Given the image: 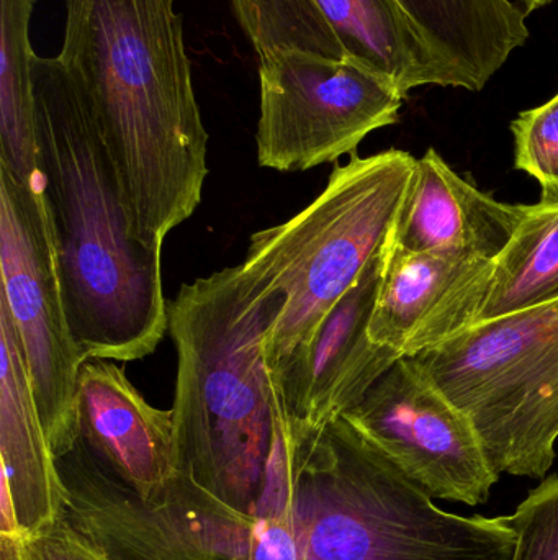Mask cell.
Instances as JSON below:
<instances>
[{
  "label": "cell",
  "instance_id": "6da1fadb",
  "mask_svg": "<svg viewBox=\"0 0 558 560\" xmlns=\"http://www.w3.org/2000/svg\"><path fill=\"white\" fill-rule=\"evenodd\" d=\"M58 58L110 148L143 245L189 220L209 176V133L176 0H62Z\"/></svg>",
  "mask_w": 558,
  "mask_h": 560
},
{
  "label": "cell",
  "instance_id": "7a4b0ae2",
  "mask_svg": "<svg viewBox=\"0 0 558 560\" xmlns=\"http://www.w3.org/2000/svg\"><path fill=\"white\" fill-rule=\"evenodd\" d=\"M43 194L69 325L85 361L133 362L169 331L161 249L134 232L130 203L97 117L71 72L33 55Z\"/></svg>",
  "mask_w": 558,
  "mask_h": 560
},
{
  "label": "cell",
  "instance_id": "3957f363",
  "mask_svg": "<svg viewBox=\"0 0 558 560\" xmlns=\"http://www.w3.org/2000/svg\"><path fill=\"white\" fill-rule=\"evenodd\" d=\"M284 305L242 265L183 283L167 303L176 476L254 518L275 440L265 341Z\"/></svg>",
  "mask_w": 558,
  "mask_h": 560
},
{
  "label": "cell",
  "instance_id": "277c9868",
  "mask_svg": "<svg viewBox=\"0 0 558 560\" xmlns=\"http://www.w3.org/2000/svg\"><path fill=\"white\" fill-rule=\"evenodd\" d=\"M294 441V438H292ZM294 513L304 560H511L507 516L435 505L346 418L294 441Z\"/></svg>",
  "mask_w": 558,
  "mask_h": 560
},
{
  "label": "cell",
  "instance_id": "5b68a950",
  "mask_svg": "<svg viewBox=\"0 0 558 560\" xmlns=\"http://www.w3.org/2000/svg\"><path fill=\"white\" fill-rule=\"evenodd\" d=\"M415 166L416 158L402 150L353 154L334 166L310 206L251 236L241 265L285 299L265 341L269 368L310 345L328 313L383 248Z\"/></svg>",
  "mask_w": 558,
  "mask_h": 560
},
{
  "label": "cell",
  "instance_id": "8992f818",
  "mask_svg": "<svg viewBox=\"0 0 558 560\" xmlns=\"http://www.w3.org/2000/svg\"><path fill=\"white\" fill-rule=\"evenodd\" d=\"M471 418L498 476L546 479L558 440V300L415 355Z\"/></svg>",
  "mask_w": 558,
  "mask_h": 560
},
{
  "label": "cell",
  "instance_id": "52a82bcc",
  "mask_svg": "<svg viewBox=\"0 0 558 560\" xmlns=\"http://www.w3.org/2000/svg\"><path fill=\"white\" fill-rule=\"evenodd\" d=\"M56 460L66 487L62 522L108 560H249L258 520L192 480L176 476L147 502L81 440Z\"/></svg>",
  "mask_w": 558,
  "mask_h": 560
},
{
  "label": "cell",
  "instance_id": "ba28073f",
  "mask_svg": "<svg viewBox=\"0 0 558 560\" xmlns=\"http://www.w3.org/2000/svg\"><path fill=\"white\" fill-rule=\"evenodd\" d=\"M258 163L281 173L353 156L372 131L395 125L405 95L353 58L297 49L259 56Z\"/></svg>",
  "mask_w": 558,
  "mask_h": 560
},
{
  "label": "cell",
  "instance_id": "9c48e42d",
  "mask_svg": "<svg viewBox=\"0 0 558 560\" xmlns=\"http://www.w3.org/2000/svg\"><path fill=\"white\" fill-rule=\"evenodd\" d=\"M0 271V300L19 332L36 407L58 459L79 441L78 385L85 359L69 325L45 194L2 170Z\"/></svg>",
  "mask_w": 558,
  "mask_h": 560
},
{
  "label": "cell",
  "instance_id": "30bf717a",
  "mask_svg": "<svg viewBox=\"0 0 558 560\" xmlns=\"http://www.w3.org/2000/svg\"><path fill=\"white\" fill-rule=\"evenodd\" d=\"M431 499L482 505L498 474L477 428L413 355L400 358L343 415Z\"/></svg>",
  "mask_w": 558,
  "mask_h": 560
},
{
  "label": "cell",
  "instance_id": "8fae6325",
  "mask_svg": "<svg viewBox=\"0 0 558 560\" xmlns=\"http://www.w3.org/2000/svg\"><path fill=\"white\" fill-rule=\"evenodd\" d=\"M387 243L357 282L328 313L310 345L269 368L295 441L324 430L356 407L373 384L403 358L369 336Z\"/></svg>",
  "mask_w": 558,
  "mask_h": 560
},
{
  "label": "cell",
  "instance_id": "7c38bea8",
  "mask_svg": "<svg viewBox=\"0 0 558 560\" xmlns=\"http://www.w3.org/2000/svg\"><path fill=\"white\" fill-rule=\"evenodd\" d=\"M495 259L413 253L387 240L369 336L402 355H419L477 322Z\"/></svg>",
  "mask_w": 558,
  "mask_h": 560
},
{
  "label": "cell",
  "instance_id": "4fadbf2b",
  "mask_svg": "<svg viewBox=\"0 0 558 560\" xmlns=\"http://www.w3.org/2000/svg\"><path fill=\"white\" fill-rule=\"evenodd\" d=\"M0 460L2 560L20 542L62 522L66 487L43 428L19 332L0 300Z\"/></svg>",
  "mask_w": 558,
  "mask_h": 560
},
{
  "label": "cell",
  "instance_id": "5bb4252c",
  "mask_svg": "<svg viewBox=\"0 0 558 560\" xmlns=\"http://www.w3.org/2000/svg\"><path fill=\"white\" fill-rule=\"evenodd\" d=\"M79 440L143 500H156L176 477L173 410L153 407L123 369L87 359L78 385Z\"/></svg>",
  "mask_w": 558,
  "mask_h": 560
},
{
  "label": "cell",
  "instance_id": "9a60e30c",
  "mask_svg": "<svg viewBox=\"0 0 558 560\" xmlns=\"http://www.w3.org/2000/svg\"><path fill=\"white\" fill-rule=\"evenodd\" d=\"M526 212L482 192L431 148L416 158L392 242L406 252L497 259Z\"/></svg>",
  "mask_w": 558,
  "mask_h": 560
},
{
  "label": "cell",
  "instance_id": "2e32d148",
  "mask_svg": "<svg viewBox=\"0 0 558 560\" xmlns=\"http://www.w3.org/2000/svg\"><path fill=\"white\" fill-rule=\"evenodd\" d=\"M444 88L480 92L530 38L511 0H399Z\"/></svg>",
  "mask_w": 558,
  "mask_h": 560
},
{
  "label": "cell",
  "instance_id": "e0dca14e",
  "mask_svg": "<svg viewBox=\"0 0 558 560\" xmlns=\"http://www.w3.org/2000/svg\"><path fill=\"white\" fill-rule=\"evenodd\" d=\"M346 58L395 82L403 95L422 85L444 88L415 26L399 0H314Z\"/></svg>",
  "mask_w": 558,
  "mask_h": 560
},
{
  "label": "cell",
  "instance_id": "ac0fdd59",
  "mask_svg": "<svg viewBox=\"0 0 558 560\" xmlns=\"http://www.w3.org/2000/svg\"><path fill=\"white\" fill-rule=\"evenodd\" d=\"M35 0H0V170L43 190L29 20Z\"/></svg>",
  "mask_w": 558,
  "mask_h": 560
},
{
  "label": "cell",
  "instance_id": "d6986e66",
  "mask_svg": "<svg viewBox=\"0 0 558 560\" xmlns=\"http://www.w3.org/2000/svg\"><path fill=\"white\" fill-rule=\"evenodd\" d=\"M558 300V203L527 206L507 248L494 261L477 322H490ZM474 326V325H472Z\"/></svg>",
  "mask_w": 558,
  "mask_h": 560
},
{
  "label": "cell",
  "instance_id": "ffe728a7",
  "mask_svg": "<svg viewBox=\"0 0 558 560\" xmlns=\"http://www.w3.org/2000/svg\"><path fill=\"white\" fill-rule=\"evenodd\" d=\"M231 7L258 56L275 49H297L327 58H346L314 0H231Z\"/></svg>",
  "mask_w": 558,
  "mask_h": 560
},
{
  "label": "cell",
  "instance_id": "44dd1931",
  "mask_svg": "<svg viewBox=\"0 0 558 560\" xmlns=\"http://www.w3.org/2000/svg\"><path fill=\"white\" fill-rule=\"evenodd\" d=\"M294 477V451L287 438L277 434L249 560H304L295 526Z\"/></svg>",
  "mask_w": 558,
  "mask_h": 560
},
{
  "label": "cell",
  "instance_id": "7402d4cb",
  "mask_svg": "<svg viewBox=\"0 0 558 560\" xmlns=\"http://www.w3.org/2000/svg\"><path fill=\"white\" fill-rule=\"evenodd\" d=\"M514 167L539 183L541 202L558 203V94L511 124Z\"/></svg>",
  "mask_w": 558,
  "mask_h": 560
},
{
  "label": "cell",
  "instance_id": "603a6c76",
  "mask_svg": "<svg viewBox=\"0 0 558 560\" xmlns=\"http://www.w3.org/2000/svg\"><path fill=\"white\" fill-rule=\"evenodd\" d=\"M517 535L511 560H558V476L543 480L507 516Z\"/></svg>",
  "mask_w": 558,
  "mask_h": 560
},
{
  "label": "cell",
  "instance_id": "cb8c5ba5",
  "mask_svg": "<svg viewBox=\"0 0 558 560\" xmlns=\"http://www.w3.org/2000/svg\"><path fill=\"white\" fill-rule=\"evenodd\" d=\"M19 560H108L64 522L20 542Z\"/></svg>",
  "mask_w": 558,
  "mask_h": 560
},
{
  "label": "cell",
  "instance_id": "d4e9b609",
  "mask_svg": "<svg viewBox=\"0 0 558 560\" xmlns=\"http://www.w3.org/2000/svg\"><path fill=\"white\" fill-rule=\"evenodd\" d=\"M523 3L526 12H536V10L543 9V7L549 5L554 0H520Z\"/></svg>",
  "mask_w": 558,
  "mask_h": 560
}]
</instances>
